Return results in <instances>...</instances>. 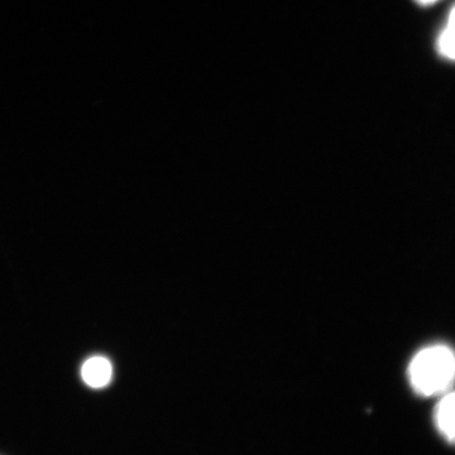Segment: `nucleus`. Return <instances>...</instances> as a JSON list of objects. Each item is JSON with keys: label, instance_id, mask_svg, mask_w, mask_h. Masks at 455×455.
Returning a JSON list of instances; mask_svg holds the SVG:
<instances>
[{"label": "nucleus", "instance_id": "nucleus-3", "mask_svg": "<svg viewBox=\"0 0 455 455\" xmlns=\"http://www.w3.org/2000/svg\"><path fill=\"white\" fill-rule=\"evenodd\" d=\"M454 394H448L442 398L435 412L436 427L451 443L454 440Z\"/></svg>", "mask_w": 455, "mask_h": 455}, {"label": "nucleus", "instance_id": "nucleus-4", "mask_svg": "<svg viewBox=\"0 0 455 455\" xmlns=\"http://www.w3.org/2000/svg\"><path fill=\"white\" fill-rule=\"evenodd\" d=\"M436 52L449 61L454 60V9L449 12L448 20L436 38Z\"/></svg>", "mask_w": 455, "mask_h": 455}, {"label": "nucleus", "instance_id": "nucleus-5", "mask_svg": "<svg viewBox=\"0 0 455 455\" xmlns=\"http://www.w3.org/2000/svg\"><path fill=\"white\" fill-rule=\"evenodd\" d=\"M418 4L423 5V7H427V5L435 4L439 0H415Z\"/></svg>", "mask_w": 455, "mask_h": 455}, {"label": "nucleus", "instance_id": "nucleus-1", "mask_svg": "<svg viewBox=\"0 0 455 455\" xmlns=\"http://www.w3.org/2000/svg\"><path fill=\"white\" fill-rule=\"evenodd\" d=\"M454 364L453 353L447 347H430L421 350L410 364V381L419 394H440L453 382Z\"/></svg>", "mask_w": 455, "mask_h": 455}, {"label": "nucleus", "instance_id": "nucleus-2", "mask_svg": "<svg viewBox=\"0 0 455 455\" xmlns=\"http://www.w3.org/2000/svg\"><path fill=\"white\" fill-rule=\"evenodd\" d=\"M82 379L89 387L100 390L107 387L113 379V366L109 359L95 355L89 358L82 368Z\"/></svg>", "mask_w": 455, "mask_h": 455}]
</instances>
